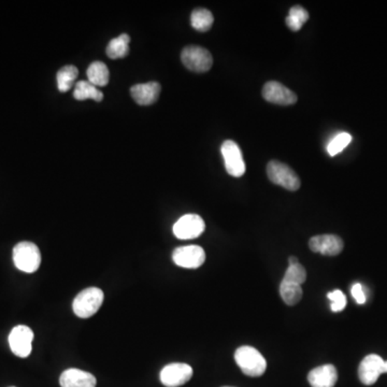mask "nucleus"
<instances>
[{"mask_svg":"<svg viewBox=\"0 0 387 387\" xmlns=\"http://www.w3.org/2000/svg\"><path fill=\"white\" fill-rule=\"evenodd\" d=\"M235 361L245 376L261 377L267 369V361L259 351L254 347H241L236 351Z\"/></svg>","mask_w":387,"mask_h":387,"instance_id":"f257e3e1","label":"nucleus"},{"mask_svg":"<svg viewBox=\"0 0 387 387\" xmlns=\"http://www.w3.org/2000/svg\"><path fill=\"white\" fill-rule=\"evenodd\" d=\"M15 267L23 273H36L41 265V253L33 242H20L13 249Z\"/></svg>","mask_w":387,"mask_h":387,"instance_id":"f03ea898","label":"nucleus"},{"mask_svg":"<svg viewBox=\"0 0 387 387\" xmlns=\"http://www.w3.org/2000/svg\"><path fill=\"white\" fill-rule=\"evenodd\" d=\"M103 291L98 287L83 289L73 303V312L81 319H89L98 312L103 303Z\"/></svg>","mask_w":387,"mask_h":387,"instance_id":"7ed1b4c3","label":"nucleus"},{"mask_svg":"<svg viewBox=\"0 0 387 387\" xmlns=\"http://www.w3.org/2000/svg\"><path fill=\"white\" fill-rule=\"evenodd\" d=\"M267 174L273 183L289 190H297L301 188V179L287 164L279 160H271L267 165Z\"/></svg>","mask_w":387,"mask_h":387,"instance_id":"20e7f679","label":"nucleus"},{"mask_svg":"<svg viewBox=\"0 0 387 387\" xmlns=\"http://www.w3.org/2000/svg\"><path fill=\"white\" fill-rule=\"evenodd\" d=\"M181 59L188 70L194 73H206L211 69L213 59L211 53L198 45H188L181 53Z\"/></svg>","mask_w":387,"mask_h":387,"instance_id":"39448f33","label":"nucleus"},{"mask_svg":"<svg viewBox=\"0 0 387 387\" xmlns=\"http://www.w3.org/2000/svg\"><path fill=\"white\" fill-rule=\"evenodd\" d=\"M225 162L226 172L228 174L235 178H240L245 174V164H244L243 155L241 149L236 144L235 141H224L221 148Z\"/></svg>","mask_w":387,"mask_h":387,"instance_id":"423d86ee","label":"nucleus"},{"mask_svg":"<svg viewBox=\"0 0 387 387\" xmlns=\"http://www.w3.org/2000/svg\"><path fill=\"white\" fill-rule=\"evenodd\" d=\"M383 373H387V361H383L379 355H368L359 365V380L368 386L374 384Z\"/></svg>","mask_w":387,"mask_h":387,"instance_id":"0eeeda50","label":"nucleus"},{"mask_svg":"<svg viewBox=\"0 0 387 387\" xmlns=\"http://www.w3.org/2000/svg\"><path fill=\"white\" fill-rule=\"evenodd\" d=\"M33 333L29 326L19 325L12 329L9 335V345L12 353L26 358L31 355L33 350Z\"/></svg>","mask_w":387,"mask_h":387,"instance_id":"6e6552de","label":"nucleus"},{"mask_svg":"<svg viewBox=\"0 0 387 387\" xmlns=\"http://www.w3.org/2000/svg\"><path fill=\"white\" fill-rule=\"evenodd\" d=\"M206 229L202 216L197 214H185L179 218L174 225V234L178 239L190 240L199 237Z\"/></svg>","mask_w":387,"mask_h":387,"instance_id":"1a4fd4ad","label":"nucleus"},{"mask_svg":"<svg viewBox=\"0 0 387 387\" xmlns=\"http://www.w3.org/2000/svg\"><path fill=\"white\" fill-rule=\"evenodd\" d=\"M172 259L179 267L197 269L206 261V253L199 245H185L174 250Z\"/></svg>","mask_w":387,"mask_h":387,"instance_id":"9d476101","label":"nucleus"},{"mask_svg":"<svg viewBox=\"0 0 387 387\" xmlns=\"http://www.w3.org/2000/svg\"><path fill=\"white\" fill-rule=\"evenodd\" d=\"M192 377V367L183 363L167 365L160 371V382L167 387L182 386L188 383Z\"/></svg>","mask_w":387,"mask_h":387,"instance_id":"9b49d317","label":"nucleus"},{"mask_svg":"<svg viewBox=\"0 0 387 387\" xmlns=\"http://www.w3.org/2000/svg\"><path fill=\"white\" fill-rule=\"evenodd\" d=\"M263 97L268 103L280 106H291L297 103L295 93L277 81H269L264 85Z\"/></svg>","mask_w":387,"mask_h":387,"instance_id":"f8f14e48","label":"nucleus"},{"mask_svg":"<svg viewBox=\"0 0 387 387\" xmlns=\"http://www.w3.org/2000/svg\"><path fill=\"white\" fill-rule=\"evenodd\" d=\"M344 243L339 236L319 235L311 238L309 248L314 253L325 256H337L342 252Z\"/></svg>","mask_w":387,"mask_h":387,"instance_id":"ddd939ff","label":"nucleus"},{"mask_svg":"<svg viewBox=\"0 0 387 387\" xmlns=\"http://www.w3.org/2000/svg\"><path fill=\"white\" fill-rule=\"evenodd\" d=\"M61 387H96V378L92 373L80 369H67L59 378Z\"/></svg>","mask_w":387,"mask_h":387,"instance_id":"4468645a","label":"nucleus"},{"mask_svg":"<svg viewBox=\"0 0 387 387\" xmlns=\"http://www.w3.org/2000/svg\"><path fill=\"white\" fill-rule=\"evenodd\" d=\"M160 83L149 82L136 84L130 89L132 99L140 106H150L158 101L160 94Z\"/></svg>","mask_w":387,"mask_h":387,"instance_id":"2eb2a0df","label":"nucleus"},{"mask_svg":"<svg viewBox=\"0 0 387 387\" xmlns=\"http://www.w3.org/2000/svg\"><path fill=\"white\" fill-rule=\"evenodd\" d=\"M308 381L312 387H333L338 381V372L333 365H324L310 371Z\"/></svg>","mask_w":387,"mask_h":387,"instance_id":"dca6fc26","label":"nucleus"},{"mask_svg":"<svg viewBox=\"0 0 387 387\" xmlns=\"http://www.w3.org/2000/svg\"><path fill=\"white\" fill-rule=\"evenodd\" d=\"M87 77H89V82L92 83L95 86H106L110 77L106 63L103 61H94L91 63L87 68Z\"/></svg>","mask_w":387,"mask_h":387,"instance_id":"f3484780","label":"nucleus"},{"mask_svg":"<svg viewBox=\"0 0 387 387\" xmlns=\"http://www.w3.org/2000/svg\"><path fill=\"white\" fill-rule=\"evenodd\" d=\"M129 43L130 37L127 33L114 38L107 45V55L112 59H123L129 53Z\"/></svg>","mask_w":387,"mask_h":387,"instance_id":"a211bd4d","label":"nucleus"},{"mask_svg":"<svg viewBox=\"0 0 387 387\" xmlns=\"http://www.w3.org/2000/svg\"><path fill=\"white\" fill-rule=\"evenodd\" d=\"M73 97L77 100L93 99V100L101 101L103 99V94L99 91L98 87L89 81H79L75 84Z\"/></svg>","mask_w":387,"mask_h":387,"instance_id":"6ab92c4d","label":"nucleus"},{"mask_svg":"<svg viewBox=\"0 0 387 387\" xmlns=\"http://www.w3.org/2000/svg\"><path fill=\"white\" fill-rule=\"evenodd\" d=\"M77 75H79V70L73 65H67L59 69L56 75L57 87L59 91L63 93L70 91L77 80Z\"/></svg>","mask_w":387,"mask_h":387,"instance_id":"aec40b11","label":"nucleus"},{"mask_svg":"<svg viewBox=\"0 0 387 387\" xmlns=\"http://www.w3.org/2000/svg\"><path fill=\"white\" fill-rule=\"evenodd\" d=\"M280 295L282 301L287 305H295L303 298V289L298 284L282 281L280 285Z\"/></svg>","mask_w":387,"mask_h":387,"instance_id":"412c9836","label":"nucleus"},{"mask_svg":"<svg viewBox=\"0 0 387 387\" xmlns=\"http://www.w3.org/2000/svg\"><path fill=\"white\" fill-rule=\"evenodd\" d=\"M214 17L211 11L199 8L192 11L190 15V24L196 31H208L213 25Z\"/></svg>","mask_w":387,"mask_h":387,"instance_id":"4be33fe9","label":"nucleus"},{"mask_svg":"<svg viewBox=\"0 0 387 387\" xmlns=\"http://www.w3.org/2000/svg\"><path fill=\"white\" fill-rule=\"evenodd\" d=\"M308 20H309V13L307 10L301 6H294L289 10V17H287L285 22L291 31H301V27L305 25Z\"/></svg>","mask_w":387,"mask_h":387,"instance_id":"5701e85b","label":"nucleus"},{"mask_svg":"<svg viewBox=\"0 0 387 387\" xmlns=\"http://www.w3.org/2000/svg\"><path fill=\"white\" fill-rule=\"evenodd\" d=\"M351 141H352V136L349 132H340L331 139L327 146V152L331 156H335L342 152L350 144Z\"/></svg>","mask_w":387,"mask_h":387,"instance_id":"b1692460","label":"nucleus"},{"mask_svg":"<svg viewBox=\"0 0 387 387\" xmlns=\"http://www.w3.org/2000/svg\"><path fill=\"white\" fill-rule=\"evenodd\" d=\"M305 279H307V273H305V267L301 264H297V265L289 266L287 273L284 275L283 281L298 284L301 287L305 283Z\"/></svg>","mask_w":387,"mask_h":387,"instance_id":"393cba45","label":"nucleus"},{"mask_svg":"<svg viewBox=\"0 0 387 387\" xmlns=\"http://www.w3.org/2000/svg\"><path fill=\"white\" fill-rule=\"evenodd\" d=\"M327 298L331 301V309L333 312H341L347 307V297L340 289H335L327 294Z\"/></svg>","mask_w":387,"mask_h":387,"instance_id":"a878e982","label":"nucleus"},{"mask_svg":"<svg viewBox=\"0 0 387 387\" xmlns=\"http://www.w3.org/2000/svg\"><path fill=\"white\" fill-rule=\"evenodd\" d=\"M351 293H352L353 298L355 299V301H356L358 305H364V303H366V294H365L364 287H363L361 283L354 284L352 287Z\"/></svg>","mask_w":387,"mask_h":387,"instance_id":"bb28decb","label":"nucleus"},{"mask_svg":"<svg viewBox=\"0 0 387 387\" xmlns=\"http://www.w3.org/2000/svg\"><path fill=\"white\" fill-rule=\"evenodd\" d=\"M289 266L297 265V264H299L298 258L295 257V256H291L289 258Z\"/></svg>","mask_w":387,"mask_h":387,"instance_id":"cd10ccee","label":"nucleus"},{"mask_svg":"<svg viewBox=\"0 0 387 387\" xmlns=\"http://www.w3.org/2000/svg\"><path fill=\"white\" fill-rule=\"evenodd\" d=\"M224 387H230V386H224Z\"/></svg>","mask_w":387,"mask_h":387,"instance_id":"c85d7f7f","label":"nucleus"},{"mask_svg":"<svg viewBox=\"0 0 387 387\" xmlns=\"http://www.w3.org/2000/svg\"><path fill=\"white\" fill-rule=\"evenodd\" d=\"M11 387H15V386H11Z\"/></svg>","mask_w":387,"mask_h":387,"instance_id":"c756f323","label":"nucleus"}]
</instances>
